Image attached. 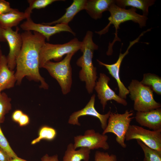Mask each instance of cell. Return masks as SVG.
Instances as JSON below:
<instances>
[{
  "label": "cell",
  "mask_w": 161,
  "mask_h": 161,
  "mask_svg": "<svg viewBox=\"0 0 161 161\" xmlns=\"http://www.w3.org/2000/svg\"><path fill=\"white\" fill-rule=\"evenodd\" d=\"M22 44L16 61L15 73L17 84H20L25 77L40 82V87L47 89L49 85L40 75L39 57L40 49L45 42V38L40 33L24 31L21 34Z\"/></svg>",
  "instance_id": "6da1fadb"
},
{
  "label": "cell",
  "mask_w": 161,
  "mask_h": 161,
  "mask_svg": "<svg viewBox=\"0 0 161 161\" xmlns=\"http://www.w3.org/2000/svg\"><path fill=\"white\" fill-rule=\"evenodd\" d=\"M93 35L92 32H87L80 49L82 55L76 63L81 68L79 73V79L85 83L86 88L89 94L93 92L97 78V69L93 65L92 58L94 51L98 49V47L93 42Z\"/></svg>",
  "instance_id": "7a4b0ae2"
},
{
  "label": "cell",
  "mask_w": 161,
  "mask_h": 161,
  "mask_svg": "<svg viewBox=\"0 0 161 161\" xmlns=\"http://www.w3.org/2000/svg\"><path fill=\"white\" fill-rule=\"evenodd\" d=\"M137 9L134 8L126 9L121 8L115 3L112 4L109 7L108 11L110 16L108 18L109 21L108 24L102 30L95 32L101 35L108 32L109 27L113 24L115 28V37L112 43L109 42L108 49L106 52L108 55H110L113 53L112 47L115 42L118 41H121L118 36V30L119 29L120 24L126 21H131L137 23L140 28L146 26L148 19L147 16L140 15L136 12Z\"/></svg>",
  "instance_id": "3957f363"
},
{
  "label": "cell",
  "mask_w": 161,
  "mask_h": 161,
  "mask_svg": "<svg viewBox=\"0 0 161 161\" xmlns=\"http://www.w3.org/2000/svg\"><path fill=\"white\" fill-rule=\"evenodd\" d=\"M75 54H67L64 59L57 62L48 61L42 67L46 69L50 75L57 81L64 95H67L71 91L72 78L70 61Z\"/></svg>",
  "instance_id": "277c9868"
},
{
  "label": "cell",
  "mask_w": 161,
  "mask_h": 161,
  "mask_svg": "<svg viewBox=\"0 0 161 161\" xmlns=\"http://www.w3.org/2000/svg\"><path fill=\"white\" fill-rule=\"evenodd\" d=\"M127 89L134 101V109L137 112H145L161 107L160 103L154 98L152 90L138 80H132Z\"/></svg>",
  "instance_id": "5b68a950"
},
{
  "label": "cell",
  "mask_w": 161,
  "mask_h": 161,
  "mask_svg": "<svg viewBox=\"0 0 161 161\" xmlns=\"http://www.w3.org/2000/svg\"><path fill=\"white\" fill-rule=\"evenodd\" d=\"M81 45V41L76 38L62 44H54L45 42L41 48L39 52V68H42L48 61L53 59L60 61L64 55L70 53H75L80 50Z\"/></svg>",
  "instance_id": "8992f818"
},
{
  "label": "cell",
  "mask_w": 161,
  "mask_h": 161,
  "mask_svg": "<svg viewBox=\"0 0 161 161\" xmlns=\"http://www.w3.org/2000/svg\"><path fill=\"white\" fill-rule=\"evenodd\" d=\"M133 115V110H126L122 114L111 112L108 122L105 129L102 133L106 134L112 133L116 136V142L123 148H126V145L125 143L126 133L130 125Z\"/></svg>",
  "instance_id": "52a82bcc"
},
{
  "label": "cell",
  "mask_w": 161,
  "mask_h": 161,
  "mask_svg": "<svg viewBox=\"0 0 161 161\" xmlns=\"http://www.w3.org/2000/svg\"><path fill=\"white\" fill-rule=\"evenodd\" d=\"M133 139L140 140L148 147L161 151V131H151L141 126L130 125L125 140L129 141Z\"/></svg>",
  "instance_id": "ba28073f"
},
{
  "label": "cell",
  "mask_w": 161,
  "mask_h": 161,
  "mask_svg": "<svg viewBox=\"0 0 161 161\" xmlns=\"http://www.w3.org/2000/svg\"><path fill=\"white\" fill-rule=\"evenodd\" d=\"M108 139L106 134L96 132L93 129L88 130L85 131L84 135L74 137L73 146L75 149L84 147L90 150L99 148L106 150L109 148Z\"/></svg>",
  "instance_id": "9c48e42d"
},
{
  "label": "cell",
  "mask_w": 161,
  "mask_h": 161,
  "mask_svg": "<svg viewBox=\"0 0 161 161\" xmlns=\"http://www.w3.org/2000/svg\"><path fill=\"white\" fill-rule=\"evenodd\" d=\"M21 28L24 31H31L38 32L43 35L47 41L52 36L62 32H67L75 35V33L68 24H58L54 26L44 25L34 22L30 18L26 19L20 25Z\"/></svg>",
  "instance_id": "30bf717a"
},
{
  "label": "cell",
  "mask_w": 161,
  "mask_h": 161,
  "mask_svg": "<svg viewBox=\"0 0 161 161\" xmlns=\"http://www.w3.org/2000/svg\"><path fill=\"white\" fill-rule=\"evenodd\" d=\"M110 80V78L108 76L104 73H100L94 88L97 93L103 110L109 100H114L124 106L127 105L126 100L117 95L109 86L108 83Z\"/></svg>",
  "instance_id": "8fae6325"
},
{
  "label": "cell",
  "mask_w": 161,
  "mask_h": 161,
  "mask_svg": "<svg viewBox=\"0 0 161 161\" xmlns=\"http://www.w3.org/2000/svg\"><path fill=\"white\" fill-rule=\"evenodd\" d=\"M143 35V33H142L136 39L130 41L129 45L125 52L123 53L120 51L118 59L114 63L107 64L98 59L97 60L99 64L105 66L108 70L109 74L115 80L119 89L118 95L123 99H125L126 98L127 95L129 94V92L120 79V72L121 65L124 57L129 53L130 49L134 44L138 42L141 37Z\"/></svg>",
  "instance_id": "7c38bea8"
},
{
  "label": "cell",
  "mask_w": 161,
  "mask_h": 161,
  "mask_svg": "<svg viewBox=\"0 0 161 161\" xmlns=\"http://www.w3.org/2000/svg\"><path fill=\"white\" fill-rule=\"evenodd\" d=\"M17 28L14 31L12 28L4 29V35L9 47V52L7 57V65L9 69L13 71L16 67V61L21 50L22 40L21 34Z\"/></svg>",
  "instance_id": "4fadbf2b"
},
{
  "label": "cell",
  "mask_w": 161,
  "mask_h": 161,
  "mask_svg": "<svg viewBox=\"0 0 161 161\" xmlns=\"http://www.w3.org/2000/svg\"><path fill=\"white\" fill-rule=\"evenodd\" d=\"M95 95H93L84 108L81 109L73 112L70 116L68 122L71 124L80 126L78 118L81 116L89 115L98 118L101 124L102 129L104 130L106 128L107 121L111 113V110L106 114H101L99 113L95 107Z\"/></svg>",
  "instance_id": "5bb4252c"
},
{
  "label": "cell",
  "mask_w": 161,
  "mask_h": 161,
  "mask_svg": "<svg viewBox=\"0 0 161 161\" xmlns=\"http://www.w3.org/2000/svg\"><path fill=\"white\" fill-rule=\"evenodd\" d=\"M135 118L142 126L154 131H161L160 108L145 112H137Z\"/></svg>",
  "instance_id": "9a60e30c"
},
{
  "label": "cell",
  "mask_w": 161,
  "mask_h": 161,
  "mask_svg": "<svg viewBox=\"0 0 161 161\" xmlns=\"http://www.w3.org/2000/svg\"><path fill=\"white\" fill-rule=\"evenodd\" d=\"M114 3V0H86L84 10L92 18L97 20L101 18L103 13L108 11Z\"/></svg>",
  "instance_id": "2e32d148"
},
{
  "label": "cell",
  "mask_w": 161,
  "mask_h": 161,
  "mask_svg": "<svg viewBox=\"0 0 161 161\" xmlns=\"http://www.w3.org/2000/svg\"><path fill=\"white\" fill-rule=\"evenodd\" d=\"M16 82L14 72L9 69L7 57L3 55L0 63V92L13 87Z\"/></svg>",
  "instance_id": "e0dca14e"
},
{
  "label": "cell",
  "mask_w": 161,
  "mask_h": 161,
  "mask_svg": "<svg viewBox=\"0 0 161 161\" xmlns=\"http://www.w3.org/2000/svg\"><path fill=\"white\" fill-rule=\"evenodd\" d=\"M86 0H74L72 4L66 9L64 14L57 20L49 22L42 23L46 25H52L58 24H68L75 16L80 11L84 10Z\"/></svg>",
  "instance_id": "ac0fdd59"
},
{
  "label": "cell",
  "mask_w": 161,
  "mask_h": 161,
  "mask_svg": "<svg viewBox=\"0 0 161 161\" xmlns=\"http://www.w3.org/2000/svg\"><path fill=\"white\" fill-rule=\"evenodd\" d=\"M27 18L24 12L12 8L8 12L0 14V25L4 29L12 28L18 25L23 20Z\"/></svg>",
  "instance_id": "d6986e66"
},
{
  "label": "cell",
  "mask_w": 161,
  "mask_h": 161,
  "mask_svg": "<svg viewBox=\"0 0 161 161\" xmlns=\"http://www.w3.org/2000/svg\"><path fill=\"white\" fill-rule=\"evenodd\" d=\"M90 150L84 147L76 150L73 144L70 143L67 147L63 158V161H89Z\"/></svg>",
  "instance_id": "ffe728a7"
},
{
  "label": "cell",
  "mask_w": 161,
  "mask_h": 161,
  "mask_svg": "<svg viewBox=\"0 0 161 161\" xmlns=\"http://www.w3.org/2000/svg\"><path fill=\"white\" fill-rule=\"evenodd\" d=\"M115 4L118 7L125 9L126 7L137 8L142 10L143 15L147 16L149 7L154 4V0H116Z\"/></svg>",
  "instance_id": "44dd1931"
},
{
  "label": "cell",
  "mask_w": 161,
  "mask_h": 161,
  "mask_svg": "<svg viewBox=\"0 0 161 161\" xmlns=\"http://www.w3.org/2000/svg\"><path fill=\"white\" fill-rule=\"evenodd\" d=\"M143 85L149 87L157 95H161V78L156 74L146 73L143 74L140 81Z\"/></svg>",
  "instance_id": "7402d4cb"
},
{
  "label": "cell",
  "mask_w": 161,
  "mask_h": 161,
  "mask_svg": "<svg viewBox=\"0 0 161 161\" xmlns=\"http://www.w3.org/2000/svg\"><path fill=\"white\" fill-rule=\"evenodd\" d=\"M137 141L144 153L143 161H161V151L148 147L140 140Z\"/></svg>",
  "instance_id": "603a6c76"
},
{
  "label": "cell",
  "mask_w": 161,
  "mask_h": 161,
  "mask_svg": "<svg viewBox=\"0 0 161 161\" xmlns=\"http://www.w3.org/2000/svg\"><path fill=\"white\" fill-rule=\"evenodd\" d=\"M56 134V131L55 129L47 126H44L40 129L38 137L33 140L31 144L32 145L35 144L44 139L52 140L55 138Z\"/></svg>",
  "instance_id": "cb8c5ba5"
},
{
  "label": "cell",
  "mask_w": 161,
  "mask_h": 161,
  "mask_svg": "<svg viewBox=\"0 0 161 161\" xmlns=\"http://www.w3.org/2000/svg\"><path fill=\"white\" fill-rule=\"evenodd\" d=\"M58 0H28L27 2L29 7L26 9L24 12L27 15L28 18H30L32 10L34 9H41L44 8L52 3Z\"/></svg>",
  "instance_id": "d4e9b609"
},
{
  "label": "cell",
  "mask_w": 161,
  "mask_h": 161,
  "mask_svg": "<svg viewBox=\"0 0 161 161\" xmlns=\"http://www.w3.org/2000/svg\"><path fill=\"white\" fill-rule=\"evenodd\" d=\"M11 99L6 93L1 92L0 96V123L4 122L5 115L11 109Z\"/></svg>",
  "instance_id": "484cf974"
},
{
  "label": "cell",
  "mask_w": 161,
  "mask_h": 161,
  "mask_svg": "<svg viewBox=\"0 0 161 161\" xmlns=\"http://www.w3.org/2000/svg\"><path fill=\"white\" fill-rule=\"evenodd\" d=\"M0 148L6 151L12 158H14L18 157L10 146L8 142L2 131L0 126Z\"/></svg>",
  "instance_id": "4316f807"
},
{
  "label": "cell",
  "mask_w": 161,
  "mask_h": 161,
  "mask_svg": "<svg viewBox=\"0 0 161 161\" xmlns=\"http://www.w3.org/2000/svg\"><path fill=\"white\" fill-rule=\"evenodd\" d=\"M95 161H117V157L115 154L109 155L108 152L97 151L95 154Z\"/></svg>",
  "instance_id": "83f0119b"
},
{
  "label": "cell",
  "mask_w": 161,
  "mask_h": 161,
  "mask_svg": "<svg viewBox=\"0 0 161 161\" xmlns=\"http://www.w3.org/2000/svg\"><path fill=\"white\" fill-rule=\"evenodd\" d=\"M11 8L9 2L4 0H0V14L8 12Z\"/></svg>",
  "instance_id": "f1b7e54d"
},
{
  "label": "cell",
  "mask_w": 161,
  "mask_h": 161,
  "mask_svg": "<svg viewBox=\"0 0 161 161\" xmlns=\"http://www.w3.org/2000/svg\"><path fill=\"white\" fill-rule=\"evenodd\" d=\"M29 122L30 119L28 116L26 114L23 113L18 123L20 126H23L27 125Z\"/></svg>",
  "instance_id": "f546056e"
},
{
  "label": "cell",
  "mask_w": 161,
  "mask_h": 161,
  "mask_svg": "<svg viewBox=\"0 0 161 161\" xmlns=\"http://www.w3.org/2000/svg\"><path fill=\"white\" fill-rule=\"evenodd\" d=\"M11 159L6 151L0 148V161H10Z\"/></svg>",
  "instance_id": "4dcf8cb0"
},
{
  "label": "cell",
  "mask_w": 161,
  "mask_h": 161,
  "mask_svg": "<svg viewBox=\"0 0 161 161\" xmlns=\"http://www.w3.org/2000/svg\"><path fill=\"white\" fill-rule=\"evenodd\" d=\"M23 113L22 112L21 110H17L15 111L13 113L12 115L13 120L16 122L18 123Z\"/></svg>",
  "instance_id": "1f68e13d"
},
{
  "label": "cell",
  "mask_w": 161,
  "mask_h": 161,
  "mask_svg": "<svg viewBox=\"0 0 161 161\" xmlns=\"http://www.w3.org/2000/svg\"><path fill=\"white\" fill-rule=\"evenodd\" d=\"M41 161H58V156L57 155L49 156L46 154L41 158Z\"/></svg>",
  "instance_id": "d6a6232c"
},
{
  "label": "cell",
  "mask_w": 161,
  "mask_h": 161,
  "mask_svg": "<svg viewBox=\"0 0 161 161\" xmlns=\"http://www.w3.org/2000/svg\"><path fill=\"white\" fill-rule=\"evenodd\" d=\"M4 29L0 25V42L6 41L4 35Z\"/></svg>",
  "instance_id": "836d02e7"
},
{
  "label": "cell",
  "mask_w": 161,
  "mask_h": 161,
  "mask_svg": "<svg viewBox=\"0 0 161 161\" xmlns=\"http://www.w3.org/2000/svg\"><path fill=\"white\" fill-rule=\"evenodd\" d=\"M10 161H27L25 160L19 158L18 157L14 158H12Z\"/></svg>",
  "instance_id": "e575fe53"
},
{
  "label": "cell",
  "mask_w": 161,
  "mask_h": 161,
  "mask_svg": "<svg viewBox=\"0 0 161 161\" xmlns=\"http://www.w3.org/2000/svg\"><path fill=\"white\" fill-rule=\"evenodd\" d=\"M3 55L2 54V50H1V45H0V63L1 59V58H2V55Z\"/></svg>",
  "instance_id": "d590c367"
},
{
  "label": "cell",
  "mask_w": 161,
  "mask_h": 161,
  "mask_svg": "<svg viewBox=\"0 0 161 161\" xmlns=\"http://www.w3.org/2000/svg\"><path fill=\"white\" fill-rule=\"evenodd\" d=\"M1 92H0V96L1 95Z\"/></svg>",
  "instance_id": "8d00e7d4"
}]
</instances>
